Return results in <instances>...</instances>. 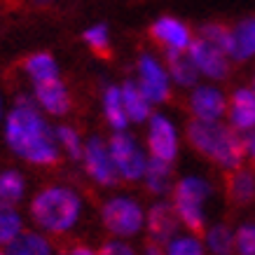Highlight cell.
I'll return each mask as SVG.
<instances>
[{
    "label": "cell",
    "mask_w": 255,
    "mask_h": 255,
    "mask_svg": "<svg viewBox=\"0 0 255 255\" xmlns=\"http://www.w3.org/2000/svg\"><path fill=\"white\" fill-rule=\"evenodd\" d=\"M206 248L216 255H227L237 251V237L227 225H213L206 232Z\"/></svg>",
    "instance_id": "cb8c5ba5"
},
{
    "label": "cell",
    "mask_w": 255,
    "mask_h": 255,
    "mask_svg": "<svg viewBox=\"0 0 255 255\" xmlns=\"http://www.w3.org/2000/svg\"><path fill=\"white\" fill-rule=\"evenodd\" d=\"M253 92H255V75H253Z\"/></svg>",
    "instance_id": "d590c367"
},
{
    "label": "cell",
    "mask_w": 255,
    "mask_h": 255,
    "mask_svg": "<svg viewBox=\"0 0 255 255\" xmlns=\"http://www.w3.org/2000/svg\"><path fill=\"white\" fill-rule=\"evenodd\" d=\"M166 59V70H169L171 80L180 87H194L199 78V68L194 66L192 56L187 49H166L164 52Z\"/></svg>",
    "instance_id": "2e32d148"
},
{
    "label": "cell",
    "mask_w": 255,
    "mask_h": 255,
    "mask_svg": "<svg viewBox=\"0 0 255 255\" xmlns=\"http://www.w3.org/2000/svg\"><path fill=\"white\" fill-rule=\"evenodd\" d=\"M147 147L150 155L173 162L178 155V131L173 122L162 113H155L147 120Z\"/></svg>",
    "instance_id": "8fae6325"
},
{
    "label": "cell",
    "mask_w": 255,
    "mask_h": 255,
    "mask_svg": "<svg viewBox=\"0 0 255 255\" xmlns=\"http://www.w3.org/2000/svg\"><path fill=\"white\" fill-rule=\"evenodd\" d=\"M82 164H85L89 178L96 180L101 187H115L122 180L115 162H113L108 143L101 138V136L87 138L85 150H82Z\"/></svg>",
    "instance_id": "52a82bcc"
},
{
    "label": "cell",
    "mask_w": 255,
    "mask_h": 255,
    "mask_svg": "<svg viewBox=\"0 0 255 255\" xmlns=\"http://www.w3.org/2000/svg\"><path fill=\"white\" fill-rule=\"evenodd\" d=\"M108 147H110L113 162H115L122 180H129V183L143 180V173H145V166H147V157L131 133H127V129H124V131H115L108 140Z\"/></svg>",
    "instance_id": "8992f818"
},
{
    "label": "cell",
    "mask_w": 255,
    "mask_h": 255,
    "mask_svg": "<svg viewBox=\"0 0 255 255\" xmlns=\"http://www.w3.org/2000/svg\"><path fill=\"white\" fill-rule=\"evenodd\" d=\"M150 35L164 45L166 49H187L190 42H192V33L180 19H173V16H159L152 28H150Z\"/></svg>",
    "instance_id": "9a60e30c"
},
{
    "label": "cell",
    "mask_w": 255,
    "mask_h": 255,
    "mask_svg": "<svg viewBox=\"0 0 255 255\" xmlns=\"http://www.w3.org/2000/svg\"><path fill=\"white\" fill-rule=\"evenodd\" d=\"M56 131V140H59V145L70 159H82V150H85V143L80 138V133L68 127V124H59L54 129Z\"/></svg>",
    "instance_id": "83f0119b"
},
{
    "label": "cell",
    "mask_w": 255,
    "mask_h": 255,
    "mask_svg": "<svg viewBox=\"0 0 255 255\" xmlns=\"http://www.w3.org/2000/svg\"><path fill=\"white\" fill-rule=\"evenodd\" d=\"M82 38L89 47H92L94 52H99V54H106L110 47V31L106 23H94L92 28H87L82 33Z\"/></svg>",
    "instance_id": "f1b7e54d"
},
{
    "label": "cell",
    "mask_w": 255,
    "mask_h": 255,
    "mask_svg": "<svg viewBox=\"0 0 255 255\" xmlns=\"http://www.w3.org/2000/svg\"><path fill=\"white\" fill-rule=\"evenodd\" d=\"M26 192V180L19 171H2L0 173V204H12L21 201Z\"/></svg>",
    "instance_id": "603a6c76"
},
{
    "label": "cell",
    "mask_w": 255,
    "mask_h": 255,
    "mask_svg": "<svg viewBox=\"0 0 255 255\" xmlns=\"http://www.w3.org/2000/svg\"><path fill=\"white\" fill-rule=\"evenodd\" d=\"M187 106L197 120H223L227 113V101L216 87H194Z\"/></svg>",
    "instance_id": "4fadbf2b"
},
{
    "label": "cell",
    "mask_w": 255,
    "mask_h": 255,
    "mask_svg": "<svg viewBox=\"0 0 255 255\" xmlns=\"http://www.w3.org/2000/svg\"><path fill=\"white\" fill-rule=\"evenodd\" d=\"M122 96H124V108H127V115L129 120L136 124H143L150 120L152 115V103L147 99L143 89L138 87V82L133 80H127L122 85Z\"/></svg>",
    "instance_id": "d6986e66"
},
{
    "label": "cell",
    "mask_w": 255,
    "mask_h": 255,
    "mask_svg": "<svg viewBox=\"0 0 255 255\" xmlns=\"http://www.w3.org/2000/svg\"><path fill=\"white\" fill-rule=\"evenodd\" d=\"M166 253L171 255H201L204 253V244L197 237H173L166 246Z\"/></svg>",
    "instance_id": "f546056e"
},
{
    "label": "cell",
    "mask_w": 255,
    "mask_h": 255,
    "mask_svg": "<svg viewBox=\"0 0 255 255\" xmlns=\"http://www.w3.org/2000/svg\"><path fill=\"white\" fill-rule=\"evenodd\" d=\"M101 220H103V227L110 234L127 239V237H136L143 230L145 216H143L140 204L133 201L131 197H113L103 204Z\"/></svg>",
    "instance_id": "5b68a950"
},
{
    "label": "cell",
    "mask_w": 255,
    "mask_h": 255,
    "mask_svg": "<svg viewBox=\"0 0 255 255\" xmlns=\"http://www.w3.org/2000/svg\"><path fill=\"white\" fill-rule=\"evenodd\" d=\"M0 120H2V96H0Z\"/></svg>",
    "instance_id": "836d02e7"
},
{
    "label": "cell",
    "mask_w": 255,
    "mask_h": 255,
    "mask_svg": "<svg viewBox=\"0 0 255 255\" xmlns=\"http://www.w3.org/2000/svg\"><path fill=\"white\" fill-rule=\"evenodd\" d=\"M38 2H52V0H38Z\"/></svg>",
    "instance_id": "e575fe53"
},
{
    "label": "cell",
    "mask_w": 255,
    "mask_h": 255,
    "mask_svg": "<svg viewBox=\"0 0 255 255\" xmlns=\"http://www.w3.org/2000/svg\"><path fill=\"white\" fill-rule=\"evenodd\" d=\"M232 33H234L232 59L248 61L251 56H255V16H248V19L239 21L232 28Z\"/></svg>",
    "instance_id": "44dd1931"
},
{
    "label": "cell",
    "mask_w": 255,
    "mask_h": 255,
    "mask_svg": "<svg viewBox=\"0 0 255 255\" xmlns=\"http://www.w3.org/2000/svg\"><path fill=\"white\" fill-rule=\"evenodd\" d=\"M227 117L237 131H253L255 129V92L253 87H239L227 101Z\"/></svg>",
    "instance_id": "5bb4252c"
},
{
    "label": "cell",
    "mask_w": 255,
    "mask_h": 255,
    "mask_svg": "<svg viewBox=\"0 0 255 255\" xmlns=\"http://www.w3.org/2000/svg\"><path fill=\"white\" fill-rule=\"evenodd\" d=\"M7 253H12V255H47V253H52V244L38 232H21L14 241L7 244Z\"/></svg>",
    "instance_id": "7402d4cb"
},
{
    "label": "cell",
    "mask_w": 255,
    "mask_h": 255,
    "mask_svg": "<svg viewBox=\"0 0 255 255\" xmlns=\"http://www.w3.org/2000/svg\"><path fill=\"white\" fill-rule=\"evenodd\" d=\"M101 253L103 255H131L133 251L129 248V244H124V241H106V244L101 246Z\"/></svg>",
    "instance_id": "1f68e13d"
},
{
    "label": "cell",
    "mask_w": 255,
    "mask_h": 255,
    "mask_svg": "<svg viewBox=\"0 0 255 255\" xmlns=\"http://www.w3.org/2000/svg\"><path fill=\"white\" fill-rule=\"evenodd\" d=\"M234 237H237V253L255 255V225H241Z\"/></svg>",
    "instance_id": "4dcf8cb0"
},
{
    "label": "cell",
    "mask_w": 255,
    "mask_h": 255,
    "mask_svg": "<svg viewBox=\"0 0 255 255\" xmlns=\"http://www.w3.org/2000/svg\"><path fill=\"white\" fill-rule=\"evenodd\" d=\"M187 52H190L194 66L199 68L201 75H206L211 80H225L230 75V54H225L220 47H216L206 38L199 35L197 40H192Z\"/></svg>",
    "instance_id": "30bf717a"
},
{
    "label": "cell",
    "mask_w": 255,
    "mask_h": 255,
    "mask_svg": "<svg viewBox=\"0 0 255 255\" xmlns=\"http://www.w3.org/2000/svg\"><path fill=\"white\" fill-rule=\"evenodd\" d=\"M143 183H145L147 192L152 194H169L173 187V171H171V162L162 159V157H147V166L143 173Z\"/></svg>",
    "instance_id": "ac0fdd59"
},
{
    "label": "cell",
    "mask_w": 255,
    "mask_h": 255,
    "mask_svg": "<svg viewBox=\"0 0 255 255\" xmlns=\"http://www.w3.org/2000/svg\"><path fill=\"white\" fill-rule=\"evenodd\" d=\"M103 115L108 120V124L115 131H124L129 127V115L124 108V96H122V87L108 85L103 92Z\"/></svg>",
    "instance_id": "ffe728a7"
},
{
    "label": "cell",
    "mask_w": 255,
    "mask_h": 255,
    "mask_svg": "<svg viewBox=\"0 0 255 255\" xmlns=\"http://www.w3.org/2000/svg\"><path fill=\"white\" fill-rule=\"evenodd\" d=\"M31 216L35 220V225L47 230V232L66 234L80 223L82 199L70 187H47L31 201Z\"/></svg>",
    "instance_id": "3957f363"
},
{
    "label": "cell",
    "mask_w": 255,
    "mask_h": 255,
    "mask_svg": "<svg viewBox=\"0 0 255 255\" xmlns=\"http://www.w3.org/2000/svg\"><path fill=\"white\" fill-rule=\"evenodd\" d=\"M26 73L31 75V80H47V78H56L59 75V66H56L54 56L47 54V52H38L31 54L26 59Z\"/></svg>",
    "instance_id": "d4e9b609"
},
{
    "label": "cell",
    "mask_w": 255,
    "mask_h": 255,
    "mask_svg": "<svg viewBox=\"0 0 255 255\" xmlns=\"http://www.w3.org/2000/svg\"><path fill=\"white\" fill-rule=\"evenodd\" d=\"M5 140L14 155L35 166L56 164L61 157L56 131L40 115L35 96H16L14 108L5 117Z\"/></svg>",
    "instance_id": "6da1fadb"
},
{
    "label": "cell",
    "mask_w": 255,
    "mask_h": 255,
    "mask_svg": "<svg viewBox=\"0 0 255 255\" xmlns=\"http://www.w3.org/2000/svg\"><path fill=\"white\" fill-rule=\"evenodd\" d=\"M227 197L234 206H248L255 201V173L251 169H239L230 171L227 176Z\"/></svg>",
    "instance_id": "e0dca14e"
},
{
    "label": "cell",
    "mask_w": 255,
    "mask_h": 255,
    "mask_svg": "<svg viewBox=\"0 0 255 255\" xmlns=\"http://www.w3.org/2000/svg\"><path fill=\"white\" fill-rule=\"evenodd\" d=\"M211 192H213L211 183L201 176H185L173 185V206L180 216V223L190 232H204V227H206L204 204L211 197Z\"/></svg>",
    "instance_id": "277c9868"
},
{
    "label": "cell",
    "mask_w": 255,
    "mask_h": 255,
    "mask_svg": "<svg viewBox=\"0 0 255 255\" xmlns=\"http://www.w3.org/2000/svg\"><path fill=\"white\" fill-rule=\"evenodd\" d=\"M199 35L206 38L209 42H213L216 47H220L225 54H230L232 59V49H234V33L232 28H227L223 23H204L199 28Z\"/></svg>",
    "instance_id": "4316f807"
},
{
    "label": "cell",
    "mask_w": 255,
    "mask_h": 255,
    "mask_svg": "<svg viewBox=\"0 0 255 255\" xmlns=\"http://www.w3.org/2000/svg\"><path fill=\"white\" fill-rule=\"evenodd\" d=\"M21 216L12 204H0V246H7L21 234Z\"/></svg>",
    "instance_id": "484cf974"
},
{
    "label": "cell",
    "mask_w": 255,
    "mask_h": 255,
    "mask_svg": "<svg viewBox=\"0 0 255 255\" xmlns=\"http://www.w3.org/2000/svg\"><path fill=\"white\" fill-rule=\"evenodd\" d=\"M187 140L199 155L209 157L225 171H234L246 162V138H241L232 124L220 120H197L187 124Z\"/></svg>",
    "instance_id": "7a4b0ae2"
},
{
    "label": "cell",
    "mask_w": 255,
    "mask_h": 255,
    "mask_svg": "<svg viewBox=\"0 0 255 255\" xmlns=\"http://www.w3.org/2000/svg\"><path fill=\"white\" fill-rule=\"evenodd\" d=\"M246 152H248V159L255 164V129L246 136Z\"/></svg>",
    "instance_id": "d6a6232c"
},
{
    "label": "cell",
    "mask_w": 255,
    "mask_h": 255,
    "mask_svg": "<svg viewBox=\"0 0 255 255\" xmlns=\"http://www.w3.org/2000/svg\"><path fill=\"white\" fill-rule=\"evenodd\" d=\"M145 225H147V237H150V248H166L169 241L178 234L180 216H178L173 204L159 201L155 206H150L145 216Z\"/></svg>",
    "instance_id": "9c48e42d"
},
{
    "label": "cell",
    "mask_w": 255,
    "mask_h": 255,
    "mask_svg": "<svg viewBox=\"0 0 255 255\" xmlns=\"http://www.w3.org/2000/svg\"><path fill=\"white\" fill-rule=\"evenodd\" d=\"M33 96L38 101V106L52 117H63L70 110V94L66 89L59 75L47 80H35L33 82Z\"/></svg>",
    "instance_id": "7c38bea8"
},
{
    "label": "cell",
    "mask_w": 255,
    "mask_h": 255,
    "mask_svg": "<svg viewBox=\"0 0 255 255\" xmlns=\"http://www.w3.org/2000/svg\"><path fill=\"white\" fill-rule=\"evenodd\" d=\"M136 70H138V87L143 89L150 103H164L169 101L171 96V75L169 70L164 68L162 63L157 61L152 54H140L138 63H136Z\"/></svg>",
    "instance_id": "ba28073f"
}]
</instances>
